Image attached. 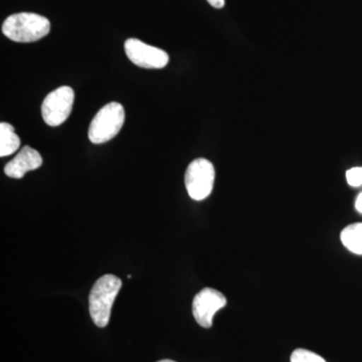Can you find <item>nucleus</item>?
Here are the masks:
<instances>
[{"label": "nucleus", "mask_w": 362, "mask_h": 362, "mask_svg": "<svg viewBox=\"0 0 362 362\" xmlns=\"http://www.w3.org/2000/svg\"><path fill=\"white\" fill-rule=\"evenodd\" d=\"M121 287V279L112 274L102 276L93 286L89 297L90 315L98 327L103 328L108 325L112 306Z\"/></svg>", "instance_id": "nucleus-1"}, {"label": "nucleus", "mask_w": 362, "mask_h": 362, "mask_svg": "<svg viewBox=\"0 0 362 362\" xmlns=\"http://www.w3.org/2000/svg\"><path fill=\"white\" fill-rule=\"evenodd\" d=\"M51 23L45 16L33 13L13 14L4 21L2 33L16 42H37L49 35Z\"/></svg>", "instance_id": "nucleus-2"}, {"label": "nucleus", "mask_w": 362, "mask_h": 362, "mask_svg": "<svg viewBox=\"0 0 362 362\" xmlns=\"http://www.w3.org/2000/svg\"><path fill=\"white\" fill-rule=\"evenodd\" d=\"M125 122V110L122 105L112 102L100 109L90 122L89 132L90 141L94 144L110 141L123 127Z\"/></svg>", "instance_id": "nucleus-3"}, {"label": "nucleus", "mask_w": 362, "mask_h": 362, "mask_svg": "<svg viewBox=\"0 0 362 362\" xmlns=\"http://www.w3.org/2000/svg\"><path fill=\"white\" fill-rule=\"evenodd\" d=\"M216 170L213 163L206 158H197L188 165L185 182L188 195L194 201L201 202L213 192Z\"/></svg>", "instance_id": "nucleus-4"}, {"label": "nucleus", "mask_w": 362, "mask_h": 362, "mask_svg": "<svg viewBox=\"0 0 362 362\" xmlns=\"http://www.w3.org/2000/svg\"><path fill=\"white\" fill-rule=\"evenodd\" d=\"M75 92L69 86L59 87L49 93L42 105V114L45 122L51 127L62 125L73 109Z\"/></svg>", "instance_id": "nucleus-5"}, {"label": "nucleus", "mask_w": 362, "mask_h": 362, "mask_svg": "<svg viewBox=\"0 0 362 362\" xmlns=\"http://www.w3.org/2000/svg\"><path fill=\"white\" fill-rule=\"evenodd\" d=\"M125 52L128 59L134 65L144 69H163L168 66L169 56L168 52L156 47L145 44L140 40H126Z\"/></svg>", "instance_id": "nucleus-6"}, {"label": "nucleus", "mask_w": 362, "mask_h": 362, "mask_svg": "<svg viewBox=\"0 0 362 362\" xmlns=\"http://www.w3.org/2000/svg\"><path fill=\"white\" fill-rule=\"evenodd\" d=\"M226 305V298L218 290L204 288L195 295L192 313L197 322L204 328H211L216 312Z\"/></svg>", "instance_id": "nucleus-7"}, {"label": "nucleus", "mask_w": 362, "mask_h": 362, "mask_svg": "<svg viewBox=\"0 0 362 362\" xmlns=\"http://www.w3.org/2000/svg\"><path fill=\"white\" fill-rule=\"evenodd\" d=\"M42 164V158L39 152L32 147L25 146L13 160L6 164L4 173L8 177L21 180L26 173L40 168Z\"/></svg>", "instance_id": "nucleus-8"}, {"label": "nucleus", "mask_w": 362, "mask_h": 362, "mask_svg": "<svg viewBox=\"0 0 362 362\" xmlns=\"http://www.w3.org/2000/svg\"><path fill=\"white\" fill-rule=\"evenodd\" d=\"M21 139L14 132V127L9 123H0V156L6 157L18 151Z\"/></svg>", "instance_id": "nucleus-9"}, {"label": "nucleus", "mask_w": 362, "mask_h": 362, "mask_svg": "<svg viewBox=\"0 0 362 362\" xmlns=\"http://www.w3.org/2000/svg\"><path fill=\"white\" fill-rule=\"evenodd\" d=\"M342 244L350 252L356 255H362V223L349 225L341 232Z\"/></svg>", "instance_id": "nucleus-10"}, {"label": "nucleus", "mask_w": 362, "mask_h": 362, "mask_svg": "<svg viewBox=\"0 0 362 362\" xmlns=\"http://www.w3.org/2000/svg\"><path fill=\"white\" fill-rule=\"evenodd\" d=\"M291 362H326L325 359L310 350L299 349L295 350L291 356Z\"/></svg>", "instance_id": "nucleus-11"}, {"label": "nucleus", "mask_w": 362, "mask_h": 362, "mask_svg": "<svg viewBox=\"0 0 362 362\" xmlns=\"http://www.w3.org/2000/svg\"><path fill=\"white\" fill-rule=\"evenodd\" d=\"M346 180L351 187H361L362 185V168H354L347 170Z\"/></svg>", "instance_id": "nucleus-12"}, {"label": "nucleus", "mask_w": 362, "mask_h": 362, "mask_svg": "<svg viewBox=\"0 0 362 362\" xmlns=\"http://www.w3.org/2000/svg\"><path fill=\"white\" fill-rule=\"evenodd\" d=\"M207 2L214 8H223L226 4L225 0H207Z\"/></svg>", "instance_id": "nucleus-13"}, {"label": "nucleus", "mask_w": 362, "mask_h": 362, "mask_svg": "<svg viewBox=\"0 0 362 362\" xmlns=\"http://www.w3.org/2000/svg\"><path fill=\"white\" fill-rule=\"evenodd\" d=\"M356 207L358 213L362 214V192L357 197L356 202Z\"/></svg>", "instance_id": "nucleus-14"}, {"label": "nucleus", "mask_w": 362, "mask_h": 362, "mask_svg": "<svg viewBox=\"0 0 362 362\" xmlns=\"http://www.w3.org/2000/svg\"><path fill=\"white\" fill-rule=\"evenodd\" d=\"M158 362H175V361H169V359H165V361H158Z\"/></svg>", "instance_id": "nucleus-15"}]
</instances>
